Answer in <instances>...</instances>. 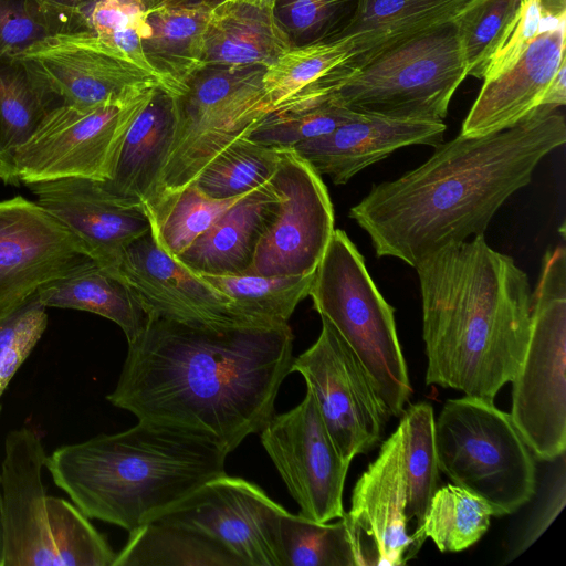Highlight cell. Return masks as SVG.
<instances>
[{
    "instance_id": "cell-34",
    "label": "cell",
    "mask_w": 566,
    "mask_h": 566,
    "mask_svg": "<svg viewBox=\"0 0 566 566\" xmlns=\"http://www.w3.org/2000/svg\"><path fill=\"white\" fill-rule=\"evenodd\" d=\"M399 426L402 430L405 450V512L408 524L416 521L415 532H417L423 524L439 482L434 415L431 405L428 402L411 405L400 416Z\"/></svg>"
},
{
    "instance_id": "cell-21",
    "label": "cell",
    "mask_w": 566,
    "mask_h": 566,
    "mask_svg": "<svg viewBox=\"0 0 566 566\" xmlns=\"http://www.w3.org/2000/svg\"><path fill=\"white\" fill-rule=\"evenodd\" d=\"M566 11L546 12L542 29L518 61L483 81L461 135L482 136L509 128L541 107L545 91L565 61Z\"/></svg>"
},
{
    "instance_id": "cell-22",
    "label": "cell",
    "mask_w": 566,
    "mask_h": 566,
    "mask_svg": "<svg viewBox=\"0 0 566 566\" xmlns=\"http://www.w3.org/2000/svg\"><path fill=\"white\" fill-rule=\"evenodd\" d=\"M446 128L443 122L360 114L333 132L297 144L292 149L321 176H328L335 185H344L399 148L439 146Z\"/></svg>"
},
{
    "instance_id": "cell-41",
    "label": "cell",
    "mask_w": 566,
    "mask_h": 566,
    "mask_svg": "<svg viewBox=\"0 0 566 566\" xmlns=\"http://www.w3.org/2000/svg\"><path fill=\"white\" fill-rule=\"evenodd\" d=\"M359 115L331 101L289 112H271L253 128L249 138L266 146L292 148L326 135Z\"/></svg>"
},
{
    "instance_id": "cell-35",
    "label": "cell",
    "mask_w": 566,
    "mask_h": 566,
    "mask_svg": "<svg viewBox=\"0 0 566 566\" xmlns=\"http://www.w3.org/2000/svg\"><path fill=\"white\" fill-rule=\"evenodd\" d=\"M284 566H360L345 514L322 523L286 511L280 522Z\"/></svg>"
},
{
    "instance_id": "cell-1",
    "label": "cell",
    "mask_w": 566,
    "mask_h": 566,
    "mask_svg": "<svg viewBox=\"0 0 566 566\" xmlns=\"http://www.w3.org/2000/svg\"><path fill=\"white\" fill-rule=\"evenodd\" d=\"M292 349L289 324L213 328L149 317L106 399L138 421L206 437L230 453L274 415Z\"/></svg>"
},
{
    "instance_id": "cell-17",
    "label": "cell",
    "mask_w": 566,
    "mask_h": 566,
    "mask_svg": "<svg viewBox=\"0 0 566 566\" xmlns=\"http://www.w3.org/2000/svg\"><path fill=\"white\" fill-rule=\"evenodd\" d=\"M90 260L84 243L36 201H0V317Z\"/></svg>"
},
{
    "instance_id": "cell-19",
    "label": "cell",
    "mask_w": 566,
    "mask_h": 566,
    "mask_svg": "<svg viewBox=\"0 0 566 566\" xmlns=\"http://www.w3.org/2000/svg\"><path fill=\"white\" fill-rule=\"evenodd\" d=\"M405 511V450L398 426L357 480L345 513L360 566H401L416 555Z\"/></svg>"
},
{
    "instance_id": "cell-3",
    "label": "cell",
    "mask_w": 566,
    "mask_h": 566,
    "mask_svg": "<svg viewBox=\"0 0 566 566\" xmlns=\"http://www.w3.org/2000/svg\"><path fill=\"white\" fill-rule=\"evenodd\" d=\"M426 384L493 400L514 378L532 322L526 273L484 234L419 261Z\"/></svg>"
},
{
    "instance_id": "cell-8",
    "label": "cell",
    "mask_w": 566,
    "mask_h": 566,
    "mask_svg": "<svg viewBox=\"0 0 566 566\" xmlns=\"http://www.w3.org/2000/svg\"><path fill=\"white\" fill-rule=\"evenodd\" d=\"M434 439L439 471L483 499L493 516L513 514L535 495L534 454L493 400H447L434 420Z\"/></svg>"
},
{
    "instance_id": "cell-20",
    "label": "cell",
    "mask_w": 566,
    "mask_h": 566,
    "mask_svg": "<svg viewBox=\"0 0 566 566\" xmlns=\"http://www.w3.org/2000/svg\"><path fill=\"white\" fill-rule=\"evenodd\" d=\"M36 202L66 226L99 265L115 270L124 250L150 231L138 203L107 191L99 181L65 177L25 185Z\"/></svg>"
},
{
    "instance_id": "cell-49",
    "label": "cell",
    "mask_w": 566,
    "mask_h": 566,
    "mask_svg": "<svg viewBox=\"0 0 566 566\" xmlns=\"http://www.w3.org/2000/svg\"><path fill=\"white\" fill-rule=\"evenodd\" d=\"M273 9L274 0H237Z\"/></svg>"
},
{
    "instance_id": "cell-51",
    "label": "cell",
    "mask_w": 566,
    "mask_h": 566,
    "mask_svg": "<svg viewBox=\"0 0 566 566\" xmlns=\"http://www.w3.org/2000/svg\"><path fill=\"white\" fill-rule=\"evenodd\" d=\"M0 181H1V179H0Z\"/></svg>"
},
{
    "instance_id": "cell-48",
    "label": "cell",
    "mask_w": 566,
    "mask_h": 566,
    "mask_svg": "<svg viewBox=\"0 0 566 566\" xmlns=\"http://www.w3.org/2000/svg\"><path fill=\"white\" fill-rule=\"evenodd\" d=\"M168 1L190 3V4H207L210 7H214L224 0H168Z\"/></svg>"
},
{
    "instance_id": "cell-9",
    "label": "cell",
    "mask_w": 566,
    "mask_h": 566,
    "mask_svg": "<svg viewBox=\"0 0 566 566\" xmlns=\"http://www.w3.org/2000/svg\"><path fill=\"white\" fill-rule=\"evenodd\" d=\"M467 76L453 22L354 69L328 101L365 115L443 122Z\"/></svg>"
},
{
    "instance_id": "cell-33",
    "label": "cell",
    "mask_w": 566,
    "mask_h": 566,
    "mask_svg": "<svg viewBox=\"0 0 566 566\" xmlns=\"http://www.w3.org/2000/svg\"><path fill=\"white\" fill-rule=\"evenodd\" d=\"M493 516L490 505L480 496L447 484L434 492L423 524L412 533L413 551L431 538L442 553H457L475 544L489 530Z\"/></svg>"
},
{
    "instance_id": "cell-18",
    "label": "cell",
    "mask_w": 566,
    "mask_h": 566,
    "mask_svg": "<svg viewBox=\"0 0 566 566\" xmlns=\"http://www.w3.org/2000/svg\"><path fill=\"white\" fill-rule=\"evenodd\" d=\"M113 271L149 317L213 328L253 327L237 314L228 296L161 250L151 231L124 250Z\"/></svg>"
},
{
    "instance_id": "cell-5",
    "label": "cell",
    "mask_w": 566,
    "mask_h": 566,
    "mask_svg": "<svg viewBox=\"0 0 566 566\" xmlns=\"http://www.w3.org/2000/svg\"><path fill=\"white\" fill-rule=\"evenodd\" d=\"M36 431H10L1 464V566H113L116 553L74 504L46 494Z\"/></svg>"
},
{
    "instance_id": "cell-31",
    "label": "cell",
    "mask_w": 566,
    "mask_h": 566,
    "mask_svg": "<svg viewBox=\"0 0 566 566\" xmlns=\"http://www.w3.org/2000/svg\"><path fill=\"white\" fill-rule=\"evenodd\" d=\"M314 273L272 276L252 273L200 274V276L228 296L237 314L250 326L276 327L289 324L297 305L308 296Z\"/></svg>"
},
{
    "instance_id": "cell-2",
    "label": "cell",
    "mask_w": 566,
    "mask_h": 566,
    "mask_svg": "<svg viewBox=\"0 0 566 566\" xmlns=\"http://www.w3.org/2000/svg\"><path fill=\"white\" fill-rule=\"evenodd\" d=\"M565 142V117L551 107L496 133L459 134L419 167L374 186L349 217L368 234L377 256L415 268L449 244L484 234L506 199Z\"/></svg>"
},
{
    "instance_id": "cell-24",
    "label": "cell",
    "mask_w": 566,
    "mask_h": 566,
    "mask_svg": "<svg viewBox=\"0 0 566 566\" xmlns=\"http://www.w3.org/2000/svg\"><path fill=\"white\" fill-rule=\"evenodd\" d=\"M280 199L268 182L238 200L177 260L193 273L244 274Z\"/></svg>"
},
{
    "instance_id": "cell-30",
    "label": "cell",
    "mask_w": 566,
    "mask_h": 566,
    "mask_svg": "<svg viewBox=\"0 0 566 566\" xmlns=\"http://www.w3.org/2000/svg\"><path fill=\"white\" fill-rule=\"evenodd\" d=\"M113 566H243L221 544L192 528L155 520L129 532Z\"/></svg>"
},
{
    "instance_id": "cell-39",
    "label": "cell",
    "mask_w": 566,
    "mask_h": 566,
    "mask_svg": "<svg viewBox=\"0 0 566 566\" xmlns=\"http://www.w3.org/2000/svg\"><path fill=\"white\" fill-rule=\"evenodd\" d=\"M357 7L358 0H274L273 13L294 48L340 38Z\"/></svg>"
},
{
    "instance_id": "cell-26",
    "label": "cell",
    "mask_w": 566,
    "mask_h": 566,
    "mask_svg": "<svg viewBox=\"0 0 566 566\" xmlns=\"http://www.w3.org/2000/svg\"><path fill=\"white\" fill-rule=\"evenodd\" d=\"M291 49L273 9L224 0L210 10L202 64L266 69Z\"/></svg>"
},
{
    "instance_id": "cell-15",
    "label": "cell",
    "mask_w": 566,
    "mask_h": 566,
    "mask_svg": "<svg viewBox=\"0 0 566 566\" xmlns=\"http://www.w3.org/2000/svg\"><path fill=\"white\" fill-rule=\"evenodd\" d=\"M259 433L301 515L325 523L345 514L349 463L338 452L310 390L297 406L273 415Z\"/></svg>"
},
{
    "instance_id": "cell-11",
    "label": "cell",
    "mask_w": 566,
    "mask_h": 566,
    "mask_svg": "<svg viewBox=\"0 0 566 566\" xmlns=\"http://www.w3.org/2000/svg\"><path fill=\"white\" fill-rule=\"evenodd\" d=\"M151 90L127 103L61 104L51 109L13 155L18 181L111 179L126 132Z\"/></svg>"
},
{
    "instance_id": "cell-13",
    "label": "cell",
    "mask_w": 566,
    "mask_h": 566,
    "mask_svg": "<svg viewBox=\"0 0 566 566\" xmlns=\"http://www.w3.org/2000/svg\"><path fill=\"white\" fill-rule=\"evenodd\" d=\"M269 184L279 210L263 231L247 273L307 275L315 272L334 228V209L321 175L292 148H283Z\"/></svg>"
},
{
    "instance_id": "cell-40",
    "label": "cell",
    "mask_w": 566,
    "mask_h": 566,
    "mask_svg": "<svg viewBox=\"0 0 566 566\" xmlns=\"http://www.w3.org/2000/svg\"><path fill=\"white\" fill-rule=\"evenodd\" d=\"M82 29L85 15L40 0H0V56H13L46 35Z\"/></svg>"
},
{
    "instance_id": "cell-7",
    "label": "cell",
    "mask_w": 566,
    "mask_h": 566,
    "mask_svg": "<svg viewBox=\"0 0 566 566\" xmlns=\"http://www.w3.org/2000/svg\"><path fill=\"white\" fill-rule=\"evenodd\" d=\"M308 296L367 370L389 417H400L411 395L398 339L395 310L371 276L356 245L335 229L321 259Z\"/></svg>"
},
{
    "instance_id": "cell-45",
    "label": "cell",
    "mask_w": 566,
    "mask_h": 566,
    "mask_svg": "<svg viewBox=\"0 0 566 566\" xmlns=\"http://www.w3.org/2000/svg\"><path fill=\"white\" fill-rule=\"evenodd\" d=\"M565 500V465L563 464L559 475H557V479H555L553 483L551 494L546 500V505L527 528L523 542H521L517 547V553L514 556L526 549L543 534L564 507Z\"/></svg>"
},
{
    "instance_id": "cell-12",
    "label": "cell",
    "mask_w": 566,
    "mask_h": 566,
    "mask_svg": "<svg viewBox=\"0 0 566 566\" xmlns=\"http://www.w3.org/2000/svg\"><path fill=\"white\" fill-rule=\"evenodd\" d=\"M315 343L295 359L342 458L350 463L380 441L389 415L359 358L324 317Z\"/></svg>"
},
{
    "instance_id": "cell-32",
    "label": "cell",
    "mask_w": 566,
    "mask_h": 566,
    "mask_svg": "<svg viewBox=\"0 0 566 566\" xmlns=\"http://www.w3.org/2000/svg\"><path fill=\"white\" fill-rule=\"evenodd\" d=\"M353 60L354 48L348 36L291 48L264 71L263 85L272 111L335 75L354 70Z\"/></svg>"
},
{
    "instance_id": "cell-43",
    "label": "cell",
    "mask_w": 566,
    "mask_h": 566,
    "mask_svg": "<svg viewBox=\"0 0 566 566\" xmlns=\"http://www.w3.org/2000/svg\"><path fill=\"white\" fill-rule=\"evenodd\" d=\"M45 308L35 295L0 317V397L42 337L48 325Z\"/></svg>"
},
{
    "instance_id": "cell-38",
    "label": "cell",
    "mask_w": 566,
    "mask_h": 566,
    "mask_svg": "<svg viewBox=\"0 0 566 566\" xmlns=\"http://www.w3.org/2000/svg\"><path fill=\"white\" fill-rule=\"evenodd\" d=\"M244 196L213 199L192 182L176 196L151 234L161 250L177 259Z\"/></svg>"
},
{
    "instance_id": "cell-46",
    "label": "cell",
    "mask_w": 566,
    "mask_h": 566,
    "mask_svg": "<svg viewBox=\"0 0 566 566\" xmlns=\"http://www.w3.org/2000/svg\"><path fill=\"white\" fill-rule=\"evenodd\" d=\"M566 60L563 61L549 82L541 102V107L558 108L566 104Z\"/></svg>"
},
{
    "instance_id": "cell-6",
    "label": "cell",
    "mask_w": 566,
    "mask_h": 566,
    "mask_svg": "<svg viewBox=\"0 0 566 566\" xmlns=\"http://www.w3.org/2000/svg\"><path fill=\"white\" fill-rule=\"evenodd\" d=\"M264 67L206 65L174 96L176 127L149 218L155 229L170 203L221 151L272 112Z\"/></svg>"
},
{
    "instance_id": "cell-16",
    "label": "cell",
    "mask_w": 566,
    "mask_h": 566,
    "mask_svg": "<svg viewBox=\"0 0 566 566\" xmlns=\"http://www.w3.org/2000/svg\"><path fill=\"white\" fill-rule=\"evenodd\" d=\"M285 512L255 483L222 473L156 520L211 537L243 566H284L280 522Z\"/></svg>"
},
{
    "instance_id": "cell-10",
    "label": "cell",
    "mask_w": 566,
    "mask_h": 566,
    "mask_svg": "<svg viewBox=\"0 0 566 566\" xmlns=\"http://www.w3.org/2000/svg\"><path fill=\"white\" fill-rule=\"evenodd\" d=\"M566 251L548 250L532 293L527 347L512 379L510 417L535 458L566 449Z\"/></svg>"
},
{
    "instance_id": "cell-47",
    "label": "cell",
    "mask_w": 566,
    "mask_h": 566,
    "mask_svg": "<svg viewBox=\"0 0 566 566\" xmlns=\"http://www.w3.org/2000/svg\"><path fill=\"white\" fill-rule=\"evenodd\" d=\"M49 6L57 8L63 11L71 13L85 15L86 8L92 3L93 0H40Z\"/></svg>"
},
{
    "instance_id": "cell-4",
    "label": "cell",
    "mask_w": 566,
    "mask_h": 566,
    "mask_svg": "<svg viewBox=\"0 0 566 566\" xmlns=\"http://www.w3.org/2000/svg\"><path fill=\"white\" fill-rule=\"evenodd\" d=\"M227 455L206 437L138 421L62 446L45 468L84 515L129 533L226 473Z\"/></svg>"
},
{
    "instance_id": "cell-37",
    "label": "cell",
    "mask_w": 566,
    "mask_h": 566,
    "mask_svg": "<svg viewBox=\"0 0 566 566\" xmlns=\"http://www.w3.org/2000/svg\"><path fill=\"white\" fill-rule=\"evenodd\" d=\"M522 0H473L454 25L468 75L483 78L485 67L515 19Z\"/></svg>"
},
{
    "instance_id": "cell-36",
    "label": "cell",
    "mask_w": 566,
    "mask_h": 566,
    "mask_svg": "<svg viewBox=\"0 0 566 566\" xmlns=\"http://www.w3.org/2000/svg\"><path fill=\"white\" fill-rule=\"evenodd\" d=\"M282 149L259 144L249 136L240 137L213 158L193 184L213 199L250 193L270 181Z\"/></svg>"
},
{
    "instance_id": "cell-28",
    "label": "cell",
    "mask_w": 566,
    "mask_h": 566,
    "mask_svg": "<svg viewBox=\"0 0 566 566\" xmlns=\"http://www.w3.org/2000/svg\"><path fill=\"white\" fill-rule=\"evenodd\" d=\"M36 298L44 307L71 308L103 316L117 324L127 343L146 328L149 316L130 287L93 260L39 289Z\"/></svg>"
},
{
    "instance_id": "cell-25",
    "label": "cell",
    "mask_w": 566,
    "mask_h": 566,
    "mask_svg": "<svg viewBox=\"0 0 566 566\" xmlns=\"http://www.w3.org/2000/svg\"><path fill=\"white\" fill-rule=\"evenodd\" d=\"M212 7L150 0L142 27L144 55L159 85L171 95L203 66V36Z\"/></svg>"
},
{
    "instance_id": "cell-42",
    "label": "cell",
    "mask_w": 566,
    "mask_h": 566,
    "mask_svg": "<svg viewBox=\"0 0 566 566\" xmlns=\"http://www.w3.org/2000/svg\"><path fill=\"white\" fill-rule=\"evenodd\" d=\"M150 0H93L85 14L86 29L151 74L142 48V27Z\"/></svg>"
},
{
    "instance_id": "cell-50",
    "label": "cell",
    "mask_w": 566,
    "mask_h": 566,
    "mask_svg": "<svg viewBox=\"0 0 566 566\" xmlns=\"http://www.w3.org/2000/svg\"><path fill=\"white\" fill-rule=\"evenodd\" d=\"M2 406L0 403V418H1ZM2 560V522H1V492H0V566Z\"/></svg>"
},
{
    "instance_id": "cell-14",
    "label": "cell",
    "mask_w": 566,
    "mask_h": 566,
    "mask_svg": "<svg viewBox=\"0 0 566 566\" xmlns=\"http://www.w3.org/2000/svg\"><path fill=\"white\" fill-rule=\"evenodd\" d=\"M13 57L62 104L127 103L159 85L87 29L46 35Z\"/></svg>"
},
{
    "instance_id": "cell-29",
    "label": "cell",
    "mask_w": 566,
    "mask_h": 566,
    "mask_svg": "<svg viewBox=\"0 0 566 566\" xmlns=\"http://www.w3.org/2000/svg\"><path fill=\"white\" fill-rule=\"evenodd\" d=\"M62 102L13 56H0V179L19 186L13 172L15 150L43 117Z\"/></svg>"
},
{
    "instance_id": "cell-44",
    "label": "cell",
    "mask_w": 566,
    "mask_h": 566,
    "mask_svg": "<svg viewBox=\"0 0 566 566\" xmlns=\"http://www.w3.org/2000/svg\"><path fill=\"white\" fill-rule=\"evenodd\" d=\"M548 11L553 10L542 0H522L521 8L507 33L488 62L483 81L502 74L518 61L539 33L544 17Z\"/></svg>"
},
{
    "instance_id": "cell-27",
    "label": "cell",
    "mask_w": 566,
    "mask_h": 566,
    "mask_svg": "<svg viewBox=\"0 0 566 566\" xmlns=\"http://www.w3.org/2000/svg\"><path fill=\"white\" fill-rule=\"evenodd\" d=\"M473 0H358L342 36L354 48V69L385 51L453 23Z\"/></svg>"
},
{
    "instance_id": "cell-23",
    "label": "cell",
    "mask_w": 566,
    "mask_h": 566,
    "mask_svg": "<svg viewBox=\"0 0 566 566\" xmlns=\"http://www.w3.org/2000/svg\"><path fill=\"white\" fill-rule=\"evenodd\" d=\"M175 127L174 96L155 86L126 132L111 179L99 181L111 193L142 206L148 219Z\"/></svg>"
}]
</instances>
